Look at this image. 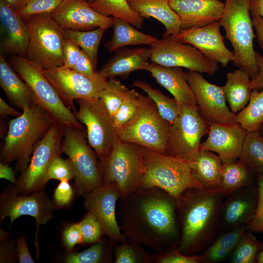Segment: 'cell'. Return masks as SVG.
Here are the masks:
<instances>
[{"mask_svg": "<svg viewBox=\"0 0 263 263\" xmlns=\"http://www.w3.org/2000/svg\"><path fill=\"white\" fill-rule=\"evenodd\" d=\"M177 200L158 188H138L118 204L121 230L128 238L162 254L178 248Z\"/></svg>", "mask_w": 263, "mask_h": 263, "instance_id": "cell-1", "label": "cell"}, {"mask_svg": "<svg viewBox=\"0 0 263 263\" xmlns=\"http://www.w3.org/2000/svg\"><path fill=\"white\" fill-rule=\"evenodd\" d=\"M223 197L218 188H191L183 192L177 208L180 252L197 255L211 244L221 226Z\"/></svg>", "mask_w": 263, "mask_h": 263, "instance_id": "cell-2", "label": "cell"}, {"mask_svg": "<svg viewBox=\"0 0 263 263\" xmlns=\"http://www.w3.org/2000/svg\"><path fill=\"white\" fill-rule=\"evenodd\" d=\"M54 120L37 103L25 109L20 115L11 120L0 152L1 162L16 161L18 171L27 168L36 144L47 132Z\"/></svg>", "mask_w": 263, "mask_h": 263, "instance_id": "cell-3", "label": "cell"}, {"mask_svg": "<svg viewBox=\"0 0 263 263\" xmlns=\"http://www.w3.org/2000/svg\"><path fill=\"white\" fill-rule=\"evenodd\" d=\"M159 188L177 202L183 192L191 188H205L193 176L188 162L146 148L138 188Z\"/></svg>", "mask_w": 263, "mask_h": 263, "instance_id": "cell-4", "label": "cell"}, {"mask_svg": "<svg viewBox=\"0 0 263 263\" xmlns=\"http://www.w3.org/2000/svg\"><path fill=\"white\" fill-rule=\"evenodd\" d=\"M250 1L226 0L220 23L233 47L234 65L246 70L251 79L256 76L259 69L253 46L255 35L250 17Z\"/></svg>", "mask_w": 263, "mask_h": 263, "instance_id": "cell-5", "label": "cell"}, {"mask_svg": "<svg viewBox=\"0 0 263 263\" xmlns=\"http://www.w3.org/2000/svg\"><path fill=\"white\" fill-rule=\"evenodd\" d=\"M9 63L28 85L35 103L61 126L84 129L73 112L63 102L58 93L40 69L26 57L13 55Z\"/></svg>", "mask_w": 263, "mask_h": 263, "instance_id": "cell-6", "label": "cell"}, {"mask_svg": "<svg viewBox=\"0 0 263 263\" xmlns=\"http://www.w3.org/2000/svg\"><path fill=\"white\" fill-rule=\"evenodd\" d=\"M24 21L29 33L26 57L42 69L62 65L64 29L50 14L33 15Z\"/></svg>", "mask_w": 263, "mask_h": 263, "instance_id": "cell-7", "label": "cell"}, {"mask_svg": "<svg viewBox=\"0 0 263 263\" xmlns=\"http://www.w3.org/2000/svg\"><path fill=\"white\" fill-rule=\"evenodd\" d=\"M146 148L119 140L116 141L105 160L99 163L104 184H113L121 197L139 188Z\"/></svg>", "mask_w": 263, "mask_h": 263, "instance_id": "cell-8", "label": "cell"}, {"mask_svg": "<svg viewBox=\"0 0 263 263\" xmlns=\"http://www.w3.org/2000/svg\"><path fill=\"white\" fill-rule=\"evenodd\" d=\"M86 135L84 129L63 127L61 151L72 162L75 173V190L78 196H83L104 184L99 162Z\"/></svg>", "mask_w": 263, "mask_h": 263, "instance_id": "cell-9", "label": "cell"}, {"mask_svg": "<svg viewBox=\"0 0 263 263\" xmlns=\"http://www.w3.org/2000/svg\"><path fill=\"white\" fill-rule=\"evenodd\" d=\"M170 127L151 99L141 94L137 116L119 132L118 138L165 154Z\"/></svg>", "mask_w": 263, "mask_h": 263, "instance_id": "cell-10", "label": "cell"}, {"mask_svg": "<svg viewBox=\"0 0 263 263\" xmlns=\"http://www.w3.org/2000/svg\"><path fill=\"white\" fill-rule=\"evenodd\" d=\"M63 127L54 123L35 145L30 162L21 173L13 189L19 194H30L43 190L48 168L61 151Z\"/></svg>", "mask_w": 263, "mask_h": 263, "instance_id": "cell-11", "label": "cell"}, {"mask_svg": "<svg viewBox=\"0 0 263 263\" xmlns=\"http://www.w3.org/2000/svg\"><path fill=\"white\" fill-rule=\"evenodd\" d=\"M74 114L86 128V137L99 163L104 162L118 138L113 118L99 99L77 100Z\"/></svg>", "mask_w": 263, "mask_h": 263, "instance_id": "cell-12", "label": "cell"}, {"mask_svg": "<svg viewBox=\"0 0 263 263\" xmlns=\"http://www.w3.org/2000/svg\"><path fill=\"white\" fill-rule=\"evenodd\" d=\"M209 127L198 108L179 107L171 124L165 154L190 160L199 151L201 139L208 133Z\"/></svg>", "mask_w": 263, "mask_h": 263, "instance_id": "cell-13", "label": "cell"}, {"mask_svg": "<svg viewBox=\"0 0 263 263\" xmlns=\"http://www.w3.org/2000/svg\"><path fill=\"white\" fill-rule=\"evenodd\" d=\"M150 60L166 67L184 68L209 75H214L219 65L203 54L198 49L181 42L173 36L163 37L151 45Z\"/></svg>", "mask_w": 263, "mask_h": 263, "instance_id": "cell-14", "label": "cell"}, {"mask_svg": "<svg viewBox=\"0 0 263 263\" xmlns=\"http://www.w3.org/2000/svg\"><path fill=\"white\" fill-rule=\"evenodd\" d=\"M40 69L64 104L73 113L76 111L74 105L75 100L99 98L100 92L108 79L99 74V78L92 79L63 65Z\"/></svg>", "mask_w": 263, "mask_h": 263, "instance_id": "cell-15", "label": "cell"}, {"mask_svg": "<svg viewBox=\"0 0 263 263\" xmlns=\"http://www.w3.org/2000/svg\"><path fill=\"white\" fill-rule=\"evenodd\" d=\"M186 75L195 95L199 110L209 124L236 122V114L226 104L223 86L209 82L197 72L188 70Z\"/></svg>", "mask_w": 263, "mask_h": 263, "instance_id": "cell-16", "label": "cell"}, {"mask_svg": "<svg viewBox=\"0 0 263 263\" xmlns=\"http://www.w3.org/2000/svg\"><path fill=\"white\" fill-rule=\"evenodd\" d=\"M54 208L55 205L43 190L28 195H20L12 188L0 195V223L9 217L11 226L17 218L29 215L35 219L38 229L40 225L46 224L51 219Z\"/></svg>", "mask_w": 263, "mask_h": 263, "instance_id": "cell-17", "label": "cell"}, {"mask_svg": "<svg viewBox=\"0 0 263 263\" xmlns=\"http://www.w3.org/2000/svg\"><path fill=\"white\" fill-rule=\"evenodd\" d=\"M83 196L85 209L98 220L104 235L117 243L125 241L126 236L121 230L116 216L117 202L121 198L117 186L112 183L103 184Z\"/></svg>", "mask_w": 263, "mask_h": 263, "instance_id": "cell-18", "label": "cell"}, {"mask_svg": "<svg viewBox=\"0 0 263 263\" xmlns=\"http://www.w3.org/2000/svg\"><path fill=\"white\" fill-rule=\"evenodd\" d=\"M50 15L64 29L88 31L103 28L107 30L113 26L114 21L113 17L94 10L88 0H63Z\"/></svg>", "mask_w": 263, "mask_h": 263, "instance_id": "cell-19", "label": "cell"}, {"mask_svg": "<svg viewBox=\"0 0 263 263\" xmlns=\"http://www.w3.org/2000/svg\"><path fill=\"white\" fill-rule=\"evenodd\" d=\"M220 26L219 21L214 22L201 27L181 30L173 37L193 46L209 59L225 67L232 61L233 54L225 44Z\"/></svg>", "mask_w": 263, "mask_h": 263, "instance_id": "cell-20", "label": "cell"}, {"mask_svg": "<svg viewBox=\"0 0 263 263\" xmlns=\"http://www.w3.org/2000/svg\"><path fill=\"white\" fill-rule=\"evenodd\" d=\"M247 132L239 123H210L208 136L200 150L216 153L223 163L239 159Z\"/></svg>", "mask_w": 263, "mask_h": 263, "instance_id": "cell-21", "label": "cell"}, {"mask_svg": "<svg viewBox=\"0 0 263 263\" xmlns=\"http://www.w3.org/2000/svg\"><path fill=\"white\" fill-rule=\"evenodd\" d=\"M169 3L180 19L181 30L220 22L225 7L222 0H169Z\"/></svg>", "mask_w": 263, "mask_h": 263, "instance_id": "cell-22", "label": "cell"}, {"mask_svg": "<svg viewBox=\"0 0 263 263\" xmlns=\"http://www.w3.org/2000/svg\"><path fill=\"white\" fill-rule=\"evenodd\" d=\"M247 186L227 196L223 202L221 225L225 230L246 226L253 218L257 207L258 191Z\"/></svg>", "mask_w": 263, "mask_h": 263, "instance_id": "cell-23", "label": "cell"}, {"mask_svg": "<svg viewBox=\"0 0 263 263\" xmlns=\"http://www.w3.org/2000/svg\"><path fill=\"white\" fill-rule=\"evenodd\" d=\"M146 70L173 95L179 108H198L194 93L182 68L166 67L150 62Z\"/></svg>", "mask_w": 263, "mask_h": 263, "instance_id": "cell-24", "label": "cell"}, {"mask_svg": "<svg viewBox=\"0 0 263 263\" xmlns=\"http://www.w3.org/2000/svg\"><path fill=\"white\" fill-rule=\"evenodd\" d=\"M0 19L6 33L1 41L2 50L7 54L26 56L29 33L24 20L4 1L0 0Z\"/></svg>", "mask_w": 263, "mask_h": 263, "instance_id": "cell-25", "label": "cell"}, {"mask_svg": "<svg viewBox=\"0 0 263 263\" xmlns=\"http://www.w3.org/2000/svg\"><path fill=\"white\" fill-rule=\"evenodd\" d=\"M116 51L98 71L102 77L106 79L116 76L126 78L134 71L146 70L150 56V48H121Z\"/></svg>", "mask_w": 263, "mask_h": 263, "instance_id": "cell-26", "label": "cell"}, {"mask_svg": "<svg viewBox=\"0 0 263 263\" xmlns=\"http://www.w3.org/2000/svg\"><path fill=\"white\" fill-rule=\"evenodd\" d=\"M130 6L143 18H153L163 24V37L175 36L181 29V20L169 0H127Z\"/></svg>", "mask_w": 263, "mask_h": 263, "instance_id": "cell-27", "label": "cell"}, {"mask_svg": "<svg viewBox=\"0 0 263 263\" xmlns=\"http://www.w3.org/2000/svg\"><path fill=\"white\" fill-rule=\"evenodd\" d=\"M0 86L11 103L22 111L35 103L34 95L28 85L5 60L1 53L0 55Z\"/></svg>", "mask_w": 263, "mask_h": 263, "instance_id": "cell-28", "label": "cell"}, {"mask_svg": "<svg viewBox=\"0 0 263 263\" xmlns=\"http://www.w3.org/2000/svg\"><path fill=\"white\" fill-rule=\"evenodd\" d=\"M194 178L205 188H218L220 185L223 162L213 152L200 150L188 161Z\"/></svg>", "mask_w": 263, "mask_h": 263, "instance_id": "cell-29", "label": "cell"}, {"mask_svg": "<svg viewBox=\"0 0 263 263\" xmlns=\"http://www.w3.org/2000/svg\"><path fill=\"white\" fill-rule=\"evenodd\" d=\"M251 78L244 69L239 68L226 75V82L223 90L230 109L237 114L249 102L252 90Z\"/></svg>", "mask_w": 263, "mask_h": 263, "instance_id": "cell-30", "label": "cell"}, {"mask_svg": "<svg viewBox=\"0 0 263 263\" xmlns=\"http://www.w3.org/2000/svg\"><path fill=\"white\" fill-rule=\"evenodd\" d=\"M113 19V38L105 44L106 49L110 53L126 46L140 44L151 46L158 40L156 38L136 29L124 20L118 18Z\"/></svg>", "mask_w": 263, "mask_h": 263, "instance_id": "cell-31", "label": "cell"}, {"mask_svg": "<svg viewBox=\"0 0 263 263\" xmlns=\"http://www.w3.org/2000/svg\"><path fill=\"white\" fill-rule=\"evenodd\" d=\"M252 170L239 160L223 163L221 180L218 189L223 196H228L237 190L249 186Z\"/></svg>", "mask_w": 263, "mask_h": 263, "instance_id": "cell-32", "label": "cell"}, {"mask_svg": "<svg viewBox=\"0 0 263 263\" xmlns=\"http://www.w3.org/2000/svg\"><path fill=\"white\" fill-rule=\"evenodd\" d=\"M245 229L244 226L225 230L202 254L204 263H219L224 260L232 254Z\"/></svg>", "mask_w": 263, "mask_h": 263, "instance_id": "cell-33", "label": "cell"}, {"mask_svg": "<svg viewBox=\"0 0 263 263\" xmlns=\"http://www.w3.org/2000/svg\"><path fill=\"white\" fill-rule=\"evenodd\" d=\"M90 4L97 12L121 19L136 28L143 24L144 18L132 9L127 0H94Z\"/></svg>", "mask_w": 263, "mask_h": 263, "instance_id": "cell-34", "label": "cell"}, {"mask_svg": "<svg viewBox=\"0 0 263 263\" xmlns=\"http://www.w3.org/2000/svg\"><path fill=\"white\" fill-rule=\"evenodd\" d=\"M117 242L110 238L101 239L89 248L79 252L69 253L65 258L67 263H110L113 258V249Z\"/></svg>", "mask_w": 263, "mask_h": 263, "instance_id": "cell-35", "label": "cell"}, {"mask_svg": "<svg viewBox=\"0 0 263 263\" xmlns=\"http://www.w3.org/2000/svg\"><path fill=\"white\" fill-rule=\"evenodd\" d=\"M239 160L256 174L263 175V135L259 130L247 132Z\"/></svg>", "mask_w": 263, "mask_h": 263, "instance_id": "cell-36", "label": "cell"}, {"mask_svg": "<svg viewBox=\"0 0 263 263\" xmlns=\"http://www.w3.org/2000/svg\"><path fill=\"white\" fill-rule=\"evenodd\" d=\"M235 121L247 132L259 130L263 123V88L252 90L246 106L236 114Z\"/></svg>", "mask_w": 263, "mask_h": 263, "instance_id": "cell-37", "label": "cell"}, {"mask_svg": "<svg viewBox=\"0 0 263 263\" xmlns=\"http://www.w3.org/2000/svg\"><path fill=\"white\" fill-rule=\"evenodd\" d=\"M64 30L66 37L75 42L88 55L95 69L99 44L106 29L97 28L88 31Z\"/></svg>", "mask_w": 263, "mask_h": 263, "instance_id": "cell-38", "label": "cell"}, {"mask_svg": "<svg viewBox=\"0 0 263 263\" xmlns=\"http://www.w3.org/2000/svg\"><path fill=\"white\" fill-rule=\"evenodd\" d=\"M132 86L144 91L155 103L161 115L170 124L173 123L179 113V107L174 98L165 95L143 81L135 80Z\"/></svg>", "mask_w": 263, "mask_h": 263, "instance_id": "cell-39", "label": "cell"}, {"mask_svg": "<svg viewBox=\"0 0 263 263\" xmlns=\"http://www.w3.org/2000/svg\"><path fill=\"white\" fill-rule=\"evenodd\" d=\"M141 244L126 237L125 241L116 243L113 249L114 263H152L150 254Z\"/></svg>", "mask_w": 263, "mask_h": 263, "instance_id": "cell-40", "label": "cell"}, {"mask_svg": "<svg viewBox=\"0 0 263 263\" xmlns=\"http://www.w3.org/2000/svg\"><path fill=\"white\" fill-rule=\"evenodd\" d=\"M245 229L231 254V263H253L258 253L263 248V243Z\"/></svg>", "mask_w": 263, "mask_h": 263, "instance_id": "cell-41", "label": "cell"}, {"mask_svg": "<svg viewBox=\"0 0 263 263\" xmlns=\"http://www.w3.org/2000/svg\"><path fill=\"white\" fill-rule=\"evenodd\" d=\"M141 95V94L134 89H129L118 110L113 117L118 134L137 116L140 109Z\"/></svg>", "mask_w": 263, "mask_h": 263, "instance_id": "cell-42", "label": "cell"}, {"mask_svg": "<svg viewBox=\"0 0 263 263\" xmlns=\"http://www.w3.org/2000/svg\"><path fill=\"white\" fill-rule=\"evenodd\" d=\"M129 89L114 78H109L99 94L102 101L112 117L120 106Z\"/></svg>", "mask_w": 263, "mask_h": 263, "instance_id": "cell-43", "label": "cell"}, {"mask_svg": "<svg viewBox=\"0 0 263 263\" xmlns=\"http://www.w3.org/2000/svg\"><path fill=\"white\" fill-rule=\"evenodd\" d=\"M74 178V170L71 160L63 159L58 155L51 162L46 173L44 183L46 185L51 179L69 181Z\"/></svg>", "mask_w": 263, "mask_h": 263, "instance_id": "cell-44", "label": "cell"}, {"mask_svg": "<svg viewBox=\"0 0 263 263\" xmlns=\"http://www.w3.org/2000/svg\"><path fill=\"white\" fill-rule=\"evenodd\" d=\"M83 244H93L102 239L103 229L98 220L91 213L88 212L78 223Z\"/></svg>", "mask_w": 263, "mask_h": 263, "instance_id": "cell-45", "label": "cell"}, {"mask_svg": "<svg viewBox=\"0 0 263 263\" xmlns=\"http://www.w3.org/2000/svg\"><path fill=\"white\" fill-rule=\"evenodd\" d=\"M63 0H28L26 5L17 13L24 20L38 14H51Z\"/></svg>", "mask_w": 263, "mask_h": 263, "instance_id": "cell-46", "label": "cell"}, {"mask_svg": "<svg viewBox=\"0 0 263 263\" xmlns=\"http://www.w3.org/2000/svg\"><path fill=\"white\" fill-rule=\"evenodd\" d=\"M154 263H204L202 254L187 255L179 252L178 248L162 254H151Z\"/></svg>", "mask_w": 263, "mask_h": 263, "instance_id": "cell-47", "label": "cell"}, {"mask_svg": "<svg viewBox=\"0 0 263 263\" xmlns=\"http://www.w3.org/2000/svg\"><path fill=\"white\" fill-rule=\"evenodd\" d=\"M258 203L255 214L246 225L245 228L252 232H263V175L256 174Z\"/></svg>", "mask_w": 263, "mask_h": 263, "instance_id": "cell-48", "label": "cell"}, {"mask_svg": "<svg viewBox=\"0 0 263 263\" xmlns=\"http://www.w3.org/2000/svg\"><path fill=\"white\" fill-rule=\"evenodd\" d=\"M81 52V49L79 46L66 36L63 42L62 65L66 68L73 69L80 55Z\"/></svg>", "mask_w": 263, "mask_h": 263, "instance_id": "cell-49", "label": "cell"}, {"mask_svg": "<svg viewBox=\"0 0 263 263\" xmlns=\"http://www.w3.org/2000/svg\"><path fill=\"white\" fill-rule=\"evenodd\" d=\"M74 195V191L69 180L60 181L54 194L55 204L59 207L67 206L72 201Z\"/></svg>", "mask_w": 263, "mask_h": 263, "instance_id": "cell-50", "label": "cell"}, {"mask_svg": "<svg viewBox=\"0 0 263 263\" xmlns=\"http://www.w3.org/2000/svg\"><path fill=\"white\" fill-rule=\"evenodd\" d=\"M72 69L92 79H96L100 77L89 57L82 49L80 55Z\"/></svg>", "mask_w": 263, "mask_h": 263, "instance_id": "cell-51", "label": "cell"}, {"mask_svg": "<svg viewBox=\"0 0 263 263\" xmlns=\"http://www.w3.org/2000/svg\"><path fill=\"white\" fill-rule=\"evenodd\" d=\"M63 241L68 251L77 244L82 243V236L78 224H73L68 226L63 233Z\"/></svg>", "mask_w": 263, "mask_h": 263, "instance_id": "cell-52", "label": "cell"}, {"mask_svg": "<svg viewBox=\"0 0 263 263\" xmlns=\"http://www.w3.org/2000/svg\"><path fill=\"white\" fill-rule=\"evenodd\" d=\"M16 250L19 263H34L28 249L26 240L23 237H18L17 238Z\"/></svg>", "mask_w": 263, "mask_h": 263, "instance_id": "cell-53", "label": "cell"}, {"mask_svg": "<svg viewBox=\"0 0 263 263\" xmlns=\"http://www.w3.org/2000/svg\"><path fill=\"white\" fill-rule=\"evenodd\" d=\"M255 60L259 71L256 76L251 79L250 87L252 90L259 91L263 88V56L256 52Z\"/></svg>", "mask_w": 263, "mask_h": 263, "instance_id": "cell-54", "label": "cell"}, {"mask_svg": "<svg viewBox=\"0 0 263 263\" xmlns=\"http://www.w3.org/2000/svg\"><path fill=\"white\" fill-rule=\"evenodd\" d=\"M6 239L0 240L2 244H0V263H12L14 262L16 250L12 243L7 242Z\"/></svg>", "mask_w": 263, "mask_h": 263, "instance_id": "cell-55", "label": "cell"}, {"mask_svg": "<svg viewBox=\"0 0 263 263\" xmlns=\"http://www.w3.org/2000/svg\"><path fill=\"white\" fill-rule=\"evenodd\" d=\"M251 16L258 43L263 50V18L257 15H252Z\"/></svg>", "mask_w": 263, "mask_h": 263, "instance_id": "cell-56", "label": "cell"}, {"mask_svg": "<svg viewBox=\"0 0 263 263\" xmlns=\"http://www.w3.org/2000/svg\"><path fill=\"white\" fill-rule=\"evenodd\" d=\"M0 178L6 179L12 183H16L15 172L9 164L0 163Z\"/></svg>", "mask_w": 263, "mask_h": 263, "instance_id": "cell-57", "label": "cell"}, {"mask_svg": "<svg viewBox=\"0 0 263 263\" xmlns=\"http://www.w3.org/2000/svg\"><path fill=\"white\" fill-rule=\"evenodd\" d=\"M21 113L11 106L4 100L0 97V115L1 116L12 115L18 117L20 115Z\"/></svg>", "mask_w": 263, "mask_h": 263, "instance_id": "cell-58", "label": "cell"}, {"mask_svg": "<svg viewBox=\"0 0 263 263\" xmlns=\"http://www.w3.org/2000/svg\"><path fill=\"white\" fill-rule=\"evenodd\" d=\"M250 11L251 15H257L263 18V0H251Z\"/></svg>", "mask_w": 263, "mask_h": 263, "instance_id": "cell-59", "label": "cell"}, {"mask_svg": "<svg viewBox=\"0 0 263 263\" xmlns=\"http://www.w3.org/2000/svg\"><path fill=\"white\" fill-rule=\"evenodd\" d=\"M28 0H4L6 3L14 11L18 12L26 4Z\"/></svg>", "mask_w": 263, "mask_h": 263, "instance_id": "cell-60", "label": "cell"}, {"mask_svg": "<svg viewBox=\"0 0 263 263\" xmlns=\"http://www.w3.org/2000/svg\"><path fill=\"white\" fill-rule=\"evenodd\" d=\"M256 261L258 263H263V248L258 253L256 257Z\"/></svg>", "mask_w": 263, "mask_h": 263, "instance_id": "cell-61", "label": "cell"}, {"mask_svg": "<svg viewBox=\"0 0 263 263\" xmlns=\"http://www.w3.org/2000/svg\"><path fill=\"white\" fill-rule=\"evenodd\" d=\"M259 131L263 135V123L261 124V125L260 126L259 129Z\"/></svg>", "mask_w": 263, "mask_h": 263, "instance_id": "cell-62", "label": "cell"}, {"mask_svg": "<svg viewBox=\"0 0 263 263\" xmlns=\"http://www.w3.org/2000/svg\"><path fill=\"white\" fill-rule=\"evenodd\" d=\"M89 1V2H93L94 0H88Z\"/></svg>", "mask_w": 263, "mask_h": 263, "instance_id": "cell-63", "label": "cell"}]
</instances>
